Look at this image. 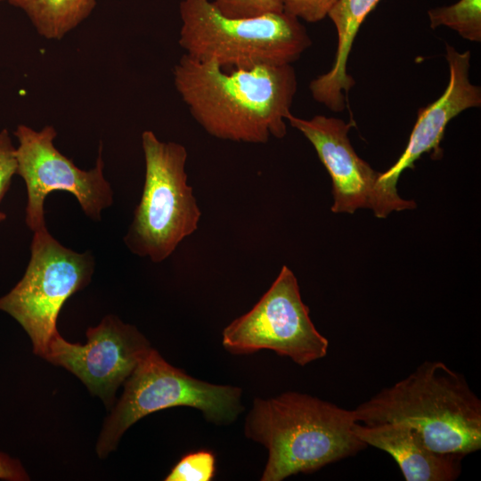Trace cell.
<instances>
[{"label":"cell","mask_w":481,"mask_h":481,"mask_svg":"<svg viewBox=\"0 0 481 481\" xmlns=\"http://www.w3.org/2000/svg\"><path fill=\"white\" fill-rule=\"evenodd\" d=\"M354 432L367 446L391 455L406 481H452L461 472L464 456L431 450L418 432L404 422H355Z\"/></svg>","instance_id":"cell-13"},{"label":"cell","mask_w":481,"mask_h":481,"mask_svg":"<svg viewBox=\"0 0 481 481\" xmlns=\"http://www.w3.org/2000/svg\"><path fill=\"white\" fill-rule=\"evenodd\" d=\"M179 12L184 54L225 69L292 64L312 44L300 20L285 12L231 18L212 0H181Z\"/></svg>","instance_id":"cell-4"},{"label":"cell","mask_w":481,"mask_h":481,"mask_svg":"<svg viewBox=\"0 0 481 481\" xmlns=\"http://www.w3.org/2000/svg\"><path fill=\"white\" fill-rule=\"evenodd\" d=\"M430 28L447 27L471 42L481 41V0H459L428 11Z\"/></svg>","instance_id":"cell-16"},{"label":"cell","mask_w":481,"mask_h":481,"mask_svg":"<svg viewBox=\"0 0 481 481\" xmlns=\"http://www.w3.org/2000/svg\"><path fill=\"white\" fill-rule=\"evenodd\" d=\"M15 145L7 129L0 131V204L16 175Z\"/></svg>","instance_id":"cell-20"},{"label":"cell","mask_w":481,"mask_h":481,"mask_svg":"<svg viewBox=\"0 0 481 481\" xmlns=\"http://www.w3.org/2000/svg\"><path fill=\"white\" fill-rule=\"evenodd\" d=\"M0 479L9 481L29 480V476L21 463L0 451Z\"/></svg>","instance_id":"cell-21"},{"label":"cell","mask_w":481,"mask_h":481,"mask_svg":"<svg viewBox=\"0 0 481 481\" xmlns=\"http://www.w3.org/2000/svg\"><path fill=\"white\" fill-rule=\"evenodd\" d=\"M94 258L61 245L44 228L33 232L30 259L22 278L0 297V311L11 315L29 335L33 352L43 357L59 333L60 311L77 291L91 281Z\"/></svg>","instance_id":"cell-7"},{"label":"cell","mask_w":481,"mask_h":481,"mask_svg":"<svg viewBox=\"0 0 481 481\" xmlns=\"http://www.w3.org/2000/svg\"><path fill=\"white\" fill-rule=\"evenodd\" d=\"M22 10L37 33L46 39L60 40L93 12L96 0H7Z\"/></svg>","instance_id":"cell-15"},{"label":"cell","mask_w":481,"mask_h":481,"mask_svg":"<svg viewBox=\"0 0 481 481\" xmlns=\"http://www.w3.org/2000/svg\"><path fill=\"white\" fill-rule=\"evenodd\" d=\"M337 0H283V12L306 22H318L328 16Z\"/></svg>","instance_id":"cell-19"},{"label":"cell","mask_w":481,"mask_h":481,"mask_svg":"<svg viewBox=\"0 0 481 481\" xmlns=\"http://www.w3.org/2000/svg\"><path fill=\"white\" fill-rule=\"evenodd\" d=\"M445 58L450 78L444 94L418 112L416 123L408 143L397 161L381 173L380 180L395 187L401 174L414 168V163L424 154L432 152L434 159L441 158L440 143L449 122L461 112L481 105V89L469 79L470 52H459L446 45Z\"/></svg>","instance_id":"cell-12"},{"label":"cell","mask_w":481,"mask_h":481,"mask_svg":"<svg viewBox=\"0 0 481 481\" xmlns=\"http://www.w3.org/2000/svg\"><path fill=\"white\" fill-rule=\"evenodd\" d=\"M355 422L353 410L288 391L255 398L244 430L247 437L268 451L261 480L281 481L364 450L367 445L354 432Z\"/></svg>","instance_id":"cell-2"},{"label":"cell","mask_w":481,"mask_h":481,"mask_svg":"<svg viewBox=\"0 0 481 481\" xmlns=\"http://www.w3.org/2000/svg\"><path fill=\"white\" fill-rule=\"evenodd\" d=\"M222 343L232 354L269 349L301 366L323 358L329 348V340L312 322L298 280L287 265L255 306L224 329Z\"/></svg>","instance_id":"cell-8"},{"label":"cell","mask_w":481,"mask_h":481,"mask_svg":"<svg viewBox=\"0 0 481 481\" xmlns=\"http://www.w3.org/2000/svg\"><path fill=\"white\" fill-rule=\"evenodd\" d=\"M173 77L189 112L209 135L249 143L286 135L298 89L291 64L225 69L183 53Z\"/></svg>","instance_id":"cell-1"},{"label":"cell","mask_w":481,"mask_h":481,"mask_svg":"<svg viewBox=\"0 0 481 481\" xmlns=\"http://www.w3.org/2000/svg\"><path fill=\"white\" fill-rule=\"evenodd\" d=\"M6 219V215L4 212L0 210V224Z\"/></svg>","instance_id":"cell-22"},{"label":"cell","mask_w":481,"mask_h":481,"mask_svg":"<svg viewBox=\"0 0 481 481\" xmlns=\"http://www.w3.org/2000/svg\"><path fill=\"white\" fill-rule=\"evenodd\" d=\"M353 411L363 424L404 422L437 452L465 456L481 449V401L443 362H424Z\"/></svg>","instance_id":"cell-3"},{"label":"cell","mask_w":481,"mask_h":481,"mask_svg":"<svg viewBox=\"0 0 481 481\" xmlns=\"http://www.w3.org/2000/svg\"><path fill=\"white\" fill-rule=\"evenodd\" d=\"M287 122L313 145L332 181L333 213L353 214L359 208L371 209L379 218L394 211L412 209L416 203L403 199L395 187L380 180L375 171L354 150L348 133L355 123L316 115L306 119L290 113Z\"/></svg>","instance_id":"cell-10"},{"label":"cell","mask_w":481,"mask_h":481,"mask_svg":"<svg viewBox=\"0 0 481 481\" xmlns=\"http://www.w3.org/2000/svg\"><path fill=\"white\" fill-rule=\"evenodd\" d=\"M215 6L231 18H252L283 12V0H212Z\"/></svg>","instance_id":"cell-18"},{"label":"cell","mask_w":481,"mask_h":481,"mask_svg":"<svg viewBox=\"0 0 481 481\" xmlns=\"http://www.w3.org/2000/svg\"><path fill=\"white\" fill-rule=\"evenodd\" d=\"M216 472L212 452L200 450L183 456L166 477V481H209Z\"/></svg>","instance_id":"cell-17"},{"label":"cell","mask_w":481,"mask_h":481,"mask_svg":"<svg viewBox=\"0 0 481 481\" xmlns=\"http://www.w3.org/2000/svg\"><path fill=\"white\" fill-rule=\"evenodd\" d=\"M2 1H7V0H0V2H2Z\"/></svg>","instance_id":"cell-23"},{"label":"cell","mask_w":481,"mask_h":481,"mask_svg":"<svg viewBox=\"0 0 481 481\" xmlns=\"http://www.w3.org/2000/svg\"><path fill=\"white\" fill-rule=\"evenodd\" d=\"M241 389L197 379L168 363L150 348L125 381L124 392L106 420L96 445L100 457L113 451L122 435L146 415L187 406L216 424L235 420L242 411Z\"/></svg>","instance_id":"cell-6"},{"label":"cell","mask_w":481,"mask_h":481,"mask_svg":"<svg viewBox=\"0 0 481 481\" xmlns=\"http://www.w3.org/2000/svg\"><path fill=\"white\" fill-rule=\"evenodd\" d=\"M13 135L18 141L16 175L22 178L27 190L25 223L33 232L46 228L45 200L55 191L71 193L86 216L101 220L102 212L113 203V191L104 176L102 146L94 167L83 170L57 150V132L53 126L37 131L19 125Z\"/></svg>","instance_id":"cell-9"},{"label":"cell","mask_w":481,"mask_h":481,"mask_svg":"<svg viewBox=\"0 0 481 481\" xmlns=\"http://www.w3.org/2000/svg\"><path fill=\"white\" fill-rule=\"evenodd\" d=\"M142 147L144 184L124 242L135 255L160 263L197 230L201 212L188 183L186 148L151 130L143 132Z\"/></svg>","instance_id":"cell-5"},{"label":"cell","mask_w":481,"mask_h":481,"mask_svg":"<svg viewBox=\"0 0 481 481\" xmlns=\"http://www.w3.org/2000/svg\"><path fill=\"white\" fill-rule=\"evenodd\" d=\"M380 0H337L328 16L338 34V46L330 69L313 79V98L334 112L346 108V95L355 85L347 72V61L354 40L368 14Z\"/></svg>","instance_id":"cell-14"},{"label":"cell","mask_w":481,"mask_h":481,"mask_svg":"<svg viewBox=\"0 0 481 481\" xmlns=\"http://www.w3.org/2000/svg\"><path fill=\"white\" fill-rule=\"evenodd\" d=\"M86 335L87 341L81 345L58 333L43 358L72 372L92 394L111 404L116 390L151 348L150 344L135 327L111 314L89 327Z\"/></svg>","instance_id":"cell-11"}]
</instances>
